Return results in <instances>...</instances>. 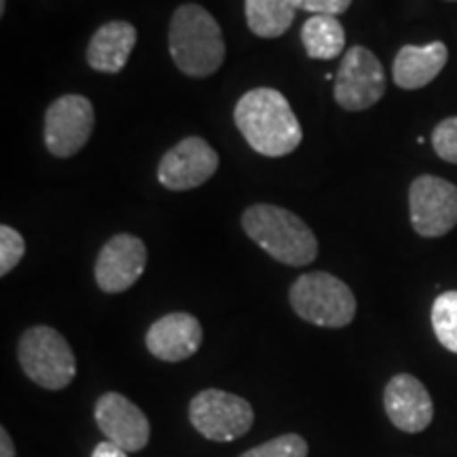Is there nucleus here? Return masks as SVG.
I'll return each instance as SVG.
<instances>
[{
    "instance_id": "f03ea898",
    "label": "nucleus",
    "mask_w": 457,
    "mask_h": 457,
    "mask_svg": "<svg viewBox=\"0 0 457 457\" xmlns=\"http://www.w3.org/2000/svg\"><path fill=\"white\" fill-rule=\"evenodd\" d=\"M176 68L191 79H205L222 66L227 55L219 21L202 4L187 3L174 11L168 32Z\"/></svg>"
},
{
    "instance_id": "bb28decb",
    "label": "nucleus",
    "mask_w": 457,
    "mask_h": 457,
    "mask_svg": "<svg viewBox=\"0 0 457 457\" xmlns=\"http://www.w3.org/2000/svg\"><path fill=\"white\" fill-rule=\"evenodd\" d=\"M449 3H455V0H449Z\"/></svg>"
},
{
    "instance_id": "4be33fe9",
    "label": "nucleus",
    "mask_w": 457,
    "mask_h": 457,
    "mask_svg": "<svg viewBox=\"0 0 457 457\" xmlns=\"http://www.w3.org/2000/svg\"><path fill=\"white\" fill-rule=\"evenodd\" d=\"M432 146L447 163H457V117L445 119L432 131Z\"/></svg>"
},
{
    "instance_id": "39448f33",
    "label": "nucleus",
    "mask_w": 457,
    "mask_h": 457,
    "mask_svg": "<svg viewBox=\"0 0 457 457\" xmlns=\"http://www.w3.org/2000/svg\"><path fill=\"white\" fill-rule=\"evenodd\" d=\"M20 367L45 390H64L77 375V358L64 335L51 327H32L17 345Z\"/></svg>"
},
{
    "instance_id": "1a4fd4ad",
    "label": "nucleus",
    "mask_w": 457,
    "mask_h": 457,
    "mask_svg": "<svg viewBox=\"0 0 457 457\" xmlns=\"http://www.w3.org/2000/svg\"><path fill=\"white\" fill-rule=\"evenodd\" d=\"M94 125V104L85 96H62L45 114V145L51 155L60 159L72 157L87 145Z\"/></svg>"
},
{
    "instance_id": "a211bd4d",
    "label": "nucleus",
    "mask_w": 457,
    "mask_h": 457,
    "mask_svg": "<svg viewBox=\"0 0 457 457\" xmlns=\"http://www.w3.org/2000/svg\"><path fill=\"white\" fill-rule=\"evenodd\" d=\"M301 41L312 60H335L345 49V30L333 15H312L303 24Z\"/></svg>"
},
{
    "instance_id": "f3484780",
    "label": "nucleus",
    "mask_w": 457,
    "mask_h": 457,
    "mask_svg": "<svg viewBox=\"0 0 457 457\" xmlns=\"http://www.w3.org/2000/svg\"><path fill=\"white\" fill-rule=\"evenodd\" d=\"M248 28L261 38H279L293 26L301 0H244Z\"/></svg>"
},
{
    "instance_id": "412c9836",
    "label": "nucleus",
    "mask_w": 457,
    "mask_h": 457,
    "mask_svg": "<svg viewBox=\"0 0 457 457\" xmlns=\"http://www.w3.org/2000/svg\"><path fill=\"white\" fill-rule=\"evenodd\" d=\"M26 254V242L13 227H0V276H9Z\"/></svg>"
},
{
    "instance_id": "f257e3e1",
    "label": "nucleus",
    "mask_w": 457,
    "mask_h": 457,
    "mask_svg": "<svg viewBox=\"0 0 457 457\" xmlns=\"http://www.w3.org/2000/svg\"><path fill=\"white\" fill-rule=\"evenodd\" d=\"M233 119L245 142L265 157L290 155L303 140L299 119L278 89L259 87L244 94Z\"/></svg>"
},
{
    "instance_id": "423d86ee",
    "label": "nucleus",
    "mask_w": 457,
    "mask_h": 457,
    "mask_svg": "<svg viewBox=\"0 0 457 457\" xmlns=\"http://www.w3.org/2000/svg\"><path fill=\"white\" fill-rule=\"evenodd\" d=\"M188 420L208 441L231 443L250 432L254 424V411L245 398L210 387L191 400Z\"/></svg>"
},
{
    "instance_id": "6e6552de",
    "label": "nucleus",
    "mask_w": 457,
    "mask_h": 457,
    "mask_svg": "<svg viewBox=\"0 0 457 457\" xmlns=\"http://www.w3.org/2000/svg\"><path fill=\"white\" fill-rule=\"evenodd\" d=\"M411 225L421 237H443L457 225V187L424 174L409 188Z\"/></svg>"
},
{
    "instance_id": "0eeeda50",
    "label": "nucleus",
    "mask_w": 457,
    "mask_h": 457,
    "mask_svg": "<svg viewBox=\"0 0 457 457\" xmlns=\"http://www.w3.org/2000/svg\"><path fill=\"white\" fill-rule=\"evenodd\" d=\"M386 94V72L367 47H350L335 79V100L343 111L360 112L375 106Z\"/></svg>"
},
{
    "instance_id": "2eb2a0df",
    "label": "nucleus",
    "mask_w": 457,
    "mask_h": 457,
    "mask_svg": "<svg viewBox=\"0 0 457 457\" xmlns=\"http://www.w3.org/2000/svg\"><path fill=\"white\" fill-rule=\"evenodd\" d=\"M447 45L434 41L430 45H404L394 57L392 77L400 89H421L441 74L447 64Z\"/></svg>"
},
{
    "instance_id": "4468645a",
    "label": "nucleus",
    "mask_w": 457,
    "mask_h": 457,
    "mask_svg": "<svg viewBox=\"0 0 457 457\" xmlns=\"http://www.w3.org/2000/svg\"><path fill=\"white\" fill-rule=\"evenodd\" d=\"M204 341L202 324L195 316L174 312L155 320L146 333V347L163 362H182L197 353Z\"/></svg>"
},
{
    "instance_id": "ddd939ff",
    "label": "nucleus",
    "mask_w": 457,
    "mask_h": 457,
    "mask_svg": "<svg viewBox=\"0 0 457 457\" xmlns=\"http://www.w3.org/2000/svg\"><path fill=\"white\" fill-rule=\"evenodd\" d=\"M384 407L390 421L407 434L424 432L434 417L430 392L420 379L409 373L394 375L386 386Z\"/></svg>"
},
{
    "instance_id": "20e7f679",
    "label": "nucleus",
    "mask_w": 457,
    "mask_h": 457,
    "mask_svg": "<svg viewBox=\"0 0 457 457\" xmlns=\"http://www.w3.org/2000/svg\"><path fill=\"white\" fill-rule=\"evenodd\" d=\"M290 307L305 322L322 328H343L356 316V296L339 278L327 271L303 273L290 286Z\"/></svg>"
},
{
    "instance_id": "6ab92c4d",
    "label": "nucleus",
    "mask_w": 457,
    "mask_h": 457,
    "mask_svg": "<svg viewBox=\"0 0 457 457\" xmlns=\"http://www.w3.org/2000/svg\"><path fill=\"white\" fill-rule=\"evenodd\" d=\"M432 328L445 350L457 353V290L436 296L432 303Z\"/></svg>"
},
{
    "instance_id": "9b49d317",
    "label": "nucleus",
    "mask_w": 457,
    "mask_h": 457,
    "mask_svg": "<svg viewBox=\"0 0 457 457\" xmlns=\"http://www.w3.org/2000/svg\"><path fill=\"white\" fill-rule=\"evenodd\" d=\"M146 245L138 236L119 233L108 239L96 261V284L108 295L129 290L146 270Z\"/></svg>"
},
{
    "instance_id": "5701e85b",
    "label": "nucleus",
    "mask_w": 457,
    "mask_h": 457,
    "mask_svg": "<svg viewBox=\"0 0 457 457\" xmlns=\"http://www.w3.org/2000/svg\"><path fill=\"white\" fill-rule=\"evenodd\" d=\"M352 0H301V11L312 15H341L350 9Z\"/></svg>"
},
{
    "instance_id": "dca6fc26",
    "label": "nucleus",
    "mask_w": 457,
    "mask_h": 457,
    "mask_svg": "<svg viewBox=\"0 0 457 457\" xmlns=\"http://www.w3.org/2000/svg\"><path fill=\"white\" fill-rule=\"evenodd\" d=\"M138 41V30L129 21H108L91 37L87 64L104 74L121 72Z\"/></svg>"
},
{
    "instance_id": "9d476101",
    "label": "nucleus",
    "mask_w": 457,
    "mask_h": 457,
    "mask_svg": "<svg viewBox=\"0 0 457 457\" xmlns=\"http://www.w3.org/2000/svg\"><path fill=\"white\" fill-rule=\"evenodd\" d=\"M219 170V153L199 136H188L162 157L157 179L170 191H188L208 182Z\"/></svg>"
},
{
    "instance_id": "7ed1b4c3",
    "label": "nucleus",
    "mask_w": 457,
    "mask_h": 457,
    "mask_svg": "<svg viewBox=\"0 0 457 457\" xmlns=\"http://www.w3.org/2000/svg\"><path fill=\"white\" fill-rule=\"evenodd\" d=\"M245 236L271 259L288 267H305L318 259V239L305 220L271 204H254L242 214Z\"/></svg>"
},
{
    "instance_id": "b1692460",
    "label": "nucleus",
    "mask_w": 457,
    "mask_h": 457,
    "mask_svg": "<svg viewBox=\"0 0 457 457\" xmlns=\"http://www.w3.org/2000/svg\"><path fill=\"white\" fill-rule=\"evenodd\" d=\"M91 457H129L128 451H123L117 445H112L111 441H102L96 445V449L91 451Z\"/></svg>"
},
{
    "instance_id": "a878e982",
    "label": "nucleus",
    "mask_w": 457,
    "mask_h": 457,
    "mask_svg": "<svg viewBox=\"0 0 457 457\" xmlns=\"http://www.w3.org/2000/svg\"><path fill=\"white\" fill-rule=\"evenodd\" d=\"M4 9H7V0H0V15H4Z\"/></svg>"
},
{
    "instance_id": "f8f14e48",
    "label": "nucleus",
    "mask_w": 457,
    "mask_h": 457,
    "mask_svg": "<svg viewBox=\"0 0 457 457\" xmlns=\"http://www.w3.org/2000/svg\"><path fill=\"white\" fill-rule=\"evenodd\" d=\"M96 424L106 441L128 453L142 451L151 441V424L138 404L119 392L102 394L94 409Z\"/></svg>"
},
{
    "instance_id": "393cba45",
    "label": "nucleus",
    "mask_w": 457,
    "mask_h": 457,
    "mask_svg": "<svg viewBox=\"0 0 457 457\" xmlns=\"http://www.w3.org/2000/svg\"><path fill=\"white\" fill-rule=\"evenodd\" d=\"M0 457H15V445L11 441L7 428H0Z\"/></svg>"
},
{
    "instance_id": "aec40b11",
    "label": "nucleus",
    "mask_w": 457,
    "mask_h": 457,
    "mask_svg": "<svg viewBox=\"0 0 457 457\" xmlns=\"http://www.w3.org/2000/svg\"><path fill=\"white\" fill-rule=\"evenodd\" d=\"M307 453H310V447L305 438L299 434H282L259 447L248 449L239 457H307Z\"/></svg>"
}]
</instances>
